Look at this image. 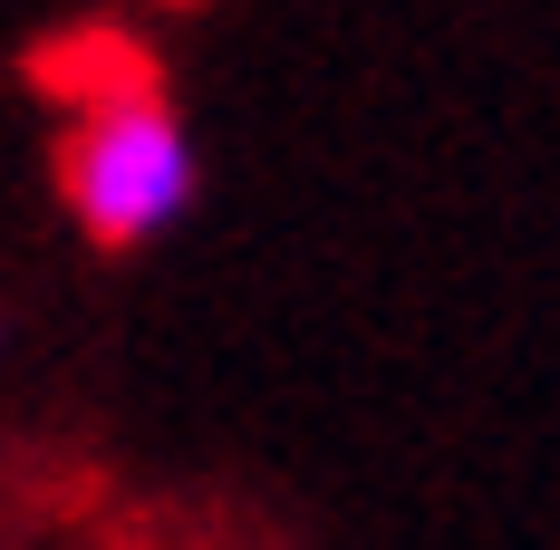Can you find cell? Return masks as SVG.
<instances>
[{
	"mask_svg": "<svg viewBox=\"0 0 560 550\" xmlns=\"http://www.w3.org/2000/svg\"><path fill=\"white\" fill-rule=\"evenodd\" d=\"M194 184H203V155H194L184 116L165 107V87L78 107L68 136H58V203L78 213L88 251H107V261L165 242L194 213Z\"/></svg>",
	"mask_w": 560,
	"mask_h": 550,
	"instance_id": "cell-1",
	"label": "cell"
},
{
	"mask_svg": "<svg viewBox=\"0 0 560 550\" xmlns=\"http://www.w3.org/2000/svg\"><path fill=\"white\" fill-rule=\"evenodd\" d=\"M30 87H49L78 116V107H107V97H136V87H165V78H155L136 30H58L30 49Z\"/></svg>",
	"mask_w": 560,
	"mask_h": 550,
	"instance_id": "cell-2",
	"label": "cell"
},
{
	"mask_svg": "<svg viewBox=\"0 0 560 550\" xmlns=\"http://www.w3.org/2000/svg\"><path fill=\"white\" fill-rule=\"evenodd\" d=\"M10 348H20V319H10V309H0V358H10Z\"/></svg>",
	"mask_w": 560,
	"mask_h": 550,
	"instance_id": "cell-3",
	"label": "cell"
}]
</instances>
